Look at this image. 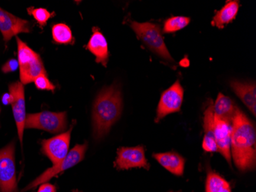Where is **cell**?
Listing matches in <instances>:
<instances>
[{
  "label": "cell",
  "instance_id": "cell-12",
  "mask_svg": "<svg viewBox=\"0 0 256 192\" xmlns=\"http://www.w3.org/2000/svg\"><path fill=\"white\" fill-rule=\"evenodd\" d=\"M214 131L218 152L231 164L232 122L214 115Z\"/></svg>",
  "mask_w": 256,
  "mask_h": 192
},
{
  "label": "cell",
  "instance_id": "cell-3",
  "mask_svg": "<svg viewBox=\"0 0 256 192\" xmlns=\"http://www.w3.org/2000/svg\"><path fill=\"white\" fill-rule=\"evenodd\" d=\"M18 61L20 71V80L23 85L34 82L40 75H46V72L41 57L33 51L26 43L17 37Z\"/></svg>",
  "mask_w": 256,
  "mask_h": 192
},
{
  "label": "cell",
  "instance_id": "cell-18",
  "mask_svg": "<svg viewBox=\"0 0 256 192\" xmlns=\"http://www.w3.org/2000/svg\"><path fill=\"white\" fill-rule=\"evenodd\" d=\"M240 9L238 1H230L216 14L212 24L218 29H222L228 23H231L236 17Z\"/></svg>",
  "mask_w": 256,
  "mask_h": 192
},
{
  "label": "cell",
  "instance_id": "cell-23",
  "mask_svg": "<svg viewBox=\"0 0 256 192\" xmlns=\"http://www.w3.org/2000/svg\"><path fill=\"white\" fill-rule=\"evenodd\" d=\"M28 13L30 15L34 17V20H36L37 23L40 24V27H44L47 23V21L52 17V14H50L48 10L43 8H28Z\"/></svg>",
  "mask_w": 256,
  "mask_h": 192
},
{
  "label": "cell",
  "instance_id": "cell-7",
  "mask_svg": "<svg viewBox=\"0 0 256 192\" xmlns=\"http://www.w3.org/2000/svg\"><path fill=\"white\" fill-rule=\"evenodd\" d=\"M15 142L0 150V192L16 191Z\"/></svg>",
  "mask_w": 256,
  "mask_h": 192
},
{
  "label": "cell",
  "instance_id": "cell-8",
  "mask_svg": "<svg viewBox=\"0 0 256 192\" xmlns=\"http://www.w3.org/2000/svg\"><path fill=\"white\" fill-rule=\"evenodd\" d=\"M184 91L180 81L162 92L156 111V121H160L169 114L180 110L184 101Z\"/></svg>",
  "mask_w": 256,
  "mask_h": 192
},
{
  "label": "cell",
  "instance_id": "cell-1",
  "mask_svg": "<svg viewBox=\"0 0 256 192\" xmlns=\"http://www.w3.org/2000/svg\"><path fill=\"white\" fill-rule=\"evenodd\" d=\"M256 133L254 124L238 108L232 120L231 153L237 168L242 171L254 169Z\"/></svg>",
  "mask_w": 256,
  "mask_h": 192
},
{
  "label": "cell",
  "instance_id": "cell-22",
  "mask_svg": "<svg viewBox=\"0 0 256 192\" xmlns=\"http://www.w3.org/2000/svg\"><path fill=\"white\" fill-rule=\"evenodd\" d=\"M190 19L185 17H174L165 21L164 32L166 33H172L179 31L188 26Z\"/></svg>",
  "mask_w": 256,
  "mask_h": 192
},
{
  "label": "cell",
  "instance_id": "cell-13",
  "mask_svg": "<svg viewBox=\"0 0 256 192\" xmlns=\"http://www.w3.org/2000/svg\"><path fill=\"white\" fill-rule=\"evenodd\" d=\"M30 24L27 20H22L0 8V32L6 43L18 33H30Z\"/></svg>",
  "mask_w": 256,
  "mask_h": 192
},
{
  "label": "cell",
  "instance_id": "cell-14",
  "mask_svg": "<svg viewBox=\"0 0 256 192\" xmlns=\"http://www.w3.org/2000/svg\"><path fill=\"white\" fill-rule=\"evenodd\" d=\"M86 49L96 56V63L107 66L109 58L108 46L106 37L98 29L93 28V34L86 46Z\"/></svg>",
  "mask_w": 256,
  "mask_h": 192
},
{
  "label": "cell",
  "instance_id": "cell-5",
  "mask_svg": "<svg viewBox=\"0 0 256 192\" xmlns=\"http://www.w3.org/2000/svg\"><path fill=\"white\" fill-rule=\"evenodd\" d=\"M87 148V142L84 143L82 145H76L71 151L68 153L64 159L44 171L31 184H28L26 188L23 189L22 192L34 188L40 184H44V183L50 181V179L52 178L53 177L60 174V173L66 171L68 168H71L72 167H74V165L78 164L79 162L84 159V154H86Z\"/></svg>",
  "mask_w": 256,
  "mask_h": 192
},
{
  "label": "cell",
  "instance_id": "cell-19",
  "mask_svg": "<svg viewBox=\"0 0 256 192\" xmlns=\"http://www.w3.org/2000/svg\"><path fill=\"white\" fill-rule=\"evenodd\" d=\"M236 109L237 107L230 98L224 94L220 93L214 105V113L217 118H222L232 122Z\"/></svg>",
  "mask_w": 256,
  "mask_h": 192
},
{
  "label": "cell",
  "instance_id": "cell-4",
  "mask_svg": "<svg viewBox=\"0 0 256 192\" xmlns=\"http://www.w3.org/2000/svg\"><path fill=\"white\" fill-rule=\"evenodd\" d=\"M130 27L143 43L153 53L160 56L162 59L174 62L162 38L159 26L152 23H138L132 22Z\"/></svg>",
  "mask_w": 256,
  "mask_h": 192
},
{
  "label": "cell",
  "instance_id": "cell-10",
  "mask_svg": "<svg viewBox=\"0 0 256 192\" xmlns=\"http://www.w3.org/2000/svg\"><path fill=\"white\" fill-rule=\"evenodd\" d=\"M8 90L12 97V108L14 112V118L16 123L18 130V138L22 145L23 133L25 129L26 118V100L25 92L23 84L21 82H16L10 84Z\"/></svg>",
  "mask_w": 256,
  "mask_h": 192
},
{
  "label": "cell",
  "instance_id": "cell-25",
  "mask_svg": "<svg viewBox=\"0 0 256 192\" xmlns=\"http://www.w3.org/2000/svg\"><path fill=\"white\" fill-rule=\"evenodd\" d=\"M18 67V62L16 59H10L2 66V70L4 73H8L11 72H15Z\"/></svg>",
  "mask_w": 256,
  "mask_h": 192
},
{
  "label": "cell",
  "instance_id": "cell-24",
  "mask_svg": "<svg viewBox=\"0 0 256 192\" xmlns=\"http://www.w3.org/2000/svg\"><path fill=\"white\" fill-rule=\"evenodd\" d=\"M34 85L40 90L54 91L56 86L48 80L46 75H40L34 80Z\"/></svg>",
  "mask_w": 256,
  "mask_h": 192
},
{
  "label": "cell",
  "instance_id": "cell-28",
  "mask_svg": "<svg viewBox=\"0 0 256 192\" xmlns=\"http://www.w3.org/2000/svg\"><path fill=\"white\" fill-rule=\"evenodd\" d=\"M73 192H82V191H80V190H73Z\"/></svg>",
  "mask_w": 256,
  "mask_h": 192
},
{
  "label": "cell",
  "instance_id": "cell-6",
  "mask_svg": "<svg viewBox=\"0 0 256 192\" xmlns=\"http://www.w3.org/2000/svg\"><path fill=\"white\" fill-rule=\"evenodd\" d=\"M66 112H43L28 114L25 122V128H37L50 133H60L67 128Z\"/></svg>",
  "mask_w": 256,
  "mask_h": 192
},
{
  "label": "cell",
  "instance_id": "cell-16",
  "mask_svg": "<svg viewBox=\"0 0 256 192\" xmlns=\"http://www.w3.org/2000/svg\"><path fill=\"white\" fill-rule=\"evenodd\" d=\"M154 158L168 171L175 175L182 176L185 167V159L176 152L158 153Z\"/></svg>",
  "mask_w": 256,
  "mask_h": 192
},
{
  "label": "cell",
  "instance_id": "cell-17",
  "mask_svg": "<svg viewBox=\"0 0 256 192\" xmlns=\"http://www.w3.org/2000/svg\"><path fill=\"white\" fill-rule=\"evenodd\" d=\"M214 105H210L204 114V135L202 148L207 152L218 151L214 131Z\"/></svg>",
  "mask_w": 256,
  "mask_h": 192
},
{
  "label": "cell",
  "instance_id": "cell-15",
  "mask_svg": "<svg viewBox=\"0 0 256 192\" xmlns=\"http://www.w3.org/2000/svg\"><path fill=\"white\" fill-rule=\"evenodd\" d=\"M232 90L238 95L242 102L246 105L253 115L256 113V86L254 82H242L232 81L230 83Z\"/></svg>",
  "mask_w": 256,
  "mask_h": 192
},
{
  "label": "cell",
  "instance_id": "cell-9",
  "mask_svg": "<svg viewBox=\"0 0 256 192\" xmlns=\"http://www.w3.org/2000/svg\"><path fill=\"white\" fill-rule=\"evenodd\" d=\"M72 131V126L64 133L42 141V151L51 160L54 165L62 161L67 156Z\"/></svg>",
  "mask_w": 256,
  "mask_h": 192
},
{
  "label": "cell",
  "instance_id": "cell-21",
  "mask_svg": "<svg viewBox=\"0 0 256 192\" xmlns=\"http://www.w3.org/2000/svg\"><path fill=\"white\" fill-rule=\"evenodd\" d=\"M53 40L58 44H69L73 40L72 33L68 27L63 23H58L53 26Z\"/></svg>",
  "mask_w": 256,
  "mask_h": 192
},
{
  "label": "cell",
  "instance_id": "cell-11",
  "mask_svg": "<svg viewBox=\"0 0 256 192\" xmlns=\"http://www.w3.org/2000/svg\"><path fill=\"white\" fill-rule=\"evenodd\" d=\"M115 167L118 170H128L134 167H144L149 169L150 164L145 157L143 146L120 148L118 150Z\"/></svg>",
  "mask_w": 256,
  "mask_h": 192
},
{
  "label": "cell",
  "instance_id": "cell-20",
  "mask_svg": "<svg viewBox=\"0 0 256 192\" xmlns=\"http://www.w3.org/2000/svg\"><path fill=\"white\" fill-rule=\"evenodd\" d=\"M206 192H232L230 183L215 172L210 171L206 183Z\"/></svg>",
  "mask_w": 256,
  "mask_h": 192
},
{
  "label": "cell",
  "instance_id": "cell-26",
  "mask_svg": "<svg viewBox=\"0 0 256 192\" xmlns=\"http://www.w3.org/2000/svg\"><path fill=\"white\" fill-rule=\"evenodd\" d=\"M38 192H56V188L54 185L50 183H44L40 186Z\"/></svg>",
  "mask_w": 256,
  "mask_h": 192
},
{
  "label": "cell",
  "instance_id": "cell-27",
  "mask_svg": "<svg viewBox=\"0 0 256 192\" xmlns=\"http://www.w3.org/2000/svg\"><path fill=\"white\" fill-rule=\"evenodd\" d=\"M2 103L4 105H8L12 103V97L10 93L5 94L2 97Z\"/></svg>",
  "mask_w": 256,
  "mask_h": 192
},
{
  "label": "cell",
  "instance_id": "cell-2",
  "mask_svg": "<svg viewBox=\"0 0 256 192\" xmlns=\"http://www.w3.org/2000/svg\"><path fill=\"white\" fill-rule=\"evenodd\" d=\"M122 112V96L118 84L114 83L100 91L92 112L93 135L96 141L106 136L117 122Z\"/></svg>",
  "mask_w": 256,
  "mask_h": 192
}]
</instances>
